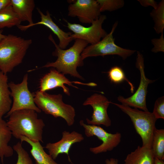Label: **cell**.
<instances>
[{
    "mask_svg": "<svg viewBox=\"0 0 164 164\" xmlns=\"http://www.w3.org/2000/svg\"><path fill=\"white\" fill-rule=\"evenodd\" d=\"M54 45L55 49L53 55L57 57L54 62H48L42 68L53 67L64 74H69L74 77L84 80V78L77 70L78 67L84 65L81 54L88 43L85 41L76 39L73 45L67 50L60 48L55 42L51 34L48 37Z\"/></svg>",
    "mask_w": 164,
    "mask_h": 164,
    "instance_id": "1",
    "label": "cell"
},
{
    "mask_svg": "<svg viewBox=\"0 0 164 164\" xmlns=\"http://www.w3.org/2000/svg\"><path fill=\"white\" fill-rule=\"evenodd\" d=\"M37 113L29 109L17 110L12 113L7 123L12 135L18 139L25 136L32 141L43 142L45 124L43 119L38 118Z\"/></svg>",
    "mask_w": 164,
    "mask_h": 164,
    "instance_id": "2",
    "label": "cell"
},
{
    "mask_svg": "<svg viewBox=\"0 0 164 164\" xmlns=\"http://www.w3.org/2000/svg\"><path fill=\"white\" fill-rule=\"evenodd\" d=\"M31 39L9 34L0 42V70L7 74L21 64L29 47Z\"/></svg>",
    "mask_w": 164,
    "mask_h": 164,
    "instance_id": "3",
    "label": "cell"
},
{
    "mask_svg": "<svg viewBox=\"0 0 164 164\" xmlns=\"http://www.w3.org/2000/svg\"><path fill=\"white\" fill-rule=\"evenodd\" d=\"M34 94V102L41 111L55 118H63L69 126L73 125L76 116L75 109L72 105L63 102L61 94H51L39 91Z\"/></svg>",
    "mask_w": 164,
    "mask_h": 164,
    "instance_id": "4",
    "label": "cell"
},
{
    "mask_svg": "<svg viewBox=\"0 0 164 164\" xmlns=\"http://www.w3.org/2000/svg\"><path fill=\"white\" fill-rule=\"evenodd\" d=\"M130 118L137 133L140 136L142 146L151 148L153 135L156 129L157 119L152 112L132 108L128 106L111 102Z\"/></svg>",
    "mask_w": 164,
    "mask_h": 164,
    "instance_id": "5",
    "label": "cell"
},
{
    "mask_svg": "<svg viewBox=\"0 0 164 164\" xmlns=\"http://www.w3.org/2000/svg\"><path fill=\"white\" fill-rule=\"evenodd\" d=\"M118 24L116 21L113 25L109 33L108 34L98 43L86 46L81 55L84 59L91 56L117 55L125 60L136 51L122 48L115 44L113 33Z\"/></svg>",
    "mask_w": 164,
    "mask_h": 164,
    "instance_id": "6",
    "label": "cell"
},
{
    "mask_svg": "<svg viewBox=\"0 0 164 164\" xmlns=\"http://www.w3.org/2000/svg\"><path fill=\"white\" fill-rule=\"evenodd\" d=\"M137 53L135 65L136 67L139 70L140 75L139 86L135 92L130 97L125 98L119 96L117 99L122 104L143 111H149L146 103L147 88L148 85L154 82L155 80H150L146 77L143 56L139 52L137 51Z\"/></svg>",
    "mask_w": 164,
    "mask_h": 164,
    "instance_id": "7",
    "label": "cell"
},
{
    "mask_svg": "<svg viewBox=\"0 0 164 164\" xmlns=\"http://www.w3.org/2000/svg\"><path fill=\"white\" fill-rule=\"evenodd\" d=\"M28 75L23 77L22 82L15 84L13 82L9 83L11 96L13 99V103L6 117L9 116L13 112L18 110L29 109L40 113L41 110L35 104L34 101V93H31L28 87Z\"/></svg>",
    "mask_w": 164,
    "mask_h": 164,
    "instance_id": "8",
    "label": "cell"
},
{
    "mask_svg": "<svg viewBox=\"0 0 164 164\" xmlns=\"http://www.w3.org/2000/svg\"><path fill=\"white\" fill-rule=\"evenodd\" d=\"M79 123L84 128L87 137L95 136L102 142L100 145L90 148V151L94 154L112 151L118 145L121 141V135L120 133H108L99 126L86 124L83 120H80Z\"/></svg>",
    "mask_w": 164,
    "mask_h": 164,
    "instance_id": "9",
    "label": "cell"
},
{
    "mask_svg": "<svg viewBox=\"0 0 164 164\" xmlns=\"http://www.w3.org/2000/svg\"><path fill=\"white\" fill-rule=\"evenodd\" d=\"M106 19L105 15H101L88 27L64 20L67 23V27L73 32L72 36L74 39H82L92 45L99 42L108 34L102 27V25Z\"/></svg>",
    "mask_w": 164,
    "mask_h": 164,
    "instance_id": "10",
    "label": "cell"
},
{
    "mask_svg": "<svg viewBox=\"0 0 164 164\" xmlns=\"http://www.w3.org/2000/svg\"><path fill=\"white\" fill-rule=\"evenodd\" d=\"M111 102L105 96L101 94L94 93L87 98L83 104L90 105L93 111L91 119L86 118L87 124L110 126L111 121L108 115L107 109Z\"/></svg>",
    "mask_w": 164,
    "mask_h": 164,
    "instance_id": "11",
    "label": "cell"
},
{
    "mask_svg": "<svg viewBox=\"0 0 164 164\" xmlns=\"http://www.w3.org/2000/svg\"><path fill=\"white\" fill-rule=\"evenodd\" d=\"M71 2L68 6V15L77 17L81 22L91 24L101 15L96 0H77Z\"/></svg>",
    "mask_w": 164,
    "mask_h": 164,
    "instance_id": "12",
    "label": "cell"
},
{
    "mask_svg": "<svg viewBox=\"0 0 164 164\" xmlns=\"http://www.w3.org/2000/svg\"><path fill=\"white\" fill-rule=\"evenodd\" d=\"M73 83L90 87H94L97 85L96 84L93 82L84 83L78 81H71L65 76L64 74L53 68L40 79L39 91L46 92L57 87H60L65 94L70 96V93L69 88L65 84L78 88L77 87L73 84Z\"/></svg>",
    "mask_w": 164,
    "mask_h": 164,
    "instance_id": "13",
    "label": "cell"
},
{
    "mask_svg": "<svg viewBox=\"0 0 164 164\" xmlns=\"http://www.w3.org/2000/svg\"><path fill=\"white\" fill-rule=\"evenodd\" d=\"M84 139L83 135L75 131L71 132L66 131L62 133V137L58 141L55 143H48L45 148L48 151L49 154L53 159H55L61 154L67 155L69 161L71 162L69 156V151L72 145L79 142Z\"/></svg>",
    "mask_w": 164,
    "mask_h": 164,
    "instance_id": "14",
    "label": "cell"
},
{
    "mask_svg": "<svg viewBox=\"0 0 164 164\" xmlns=\"http://www.w3.org/2000/svg\"><path fill=\"white\" fill-rule=\"evenodd\" d=\"M38 12L40 16L41 20L36 23L31 25L26 26L20 25L17 26L21 31H25L29 28L38 25H44L49 28L58 38L59 43V47L62 49H65L69 43L74 40L70 32H66L60 29L52 20L50 13L47 11L46 15L44 14L41 10L37 8Z\"/></svg>",
    "mask_w": 164,
    "mask_h": 164,
    "instance_id": "15",
    "label": "cell"
},
{
    "mask_svg": "<svg viewBox=\"0 0 164 164\" xmlns=\"http://www.w3.org/2000/svg\"><path fill=\"white\" fill-rule=\"evenodd\" d=\"M11 4L21 22L27 21L28 25L34 23L32 15L35 3L33 0H11Z\"/></svg>",
    "mask_w": 164,
    "mask_h": 164,
    "instance_id": "16",
    "label": "cell"
},
{
    "mask_svg": "<svg viewBox=\"0 0 164 164\" xmlns=\"http://www.w3.org/2000/svg\"><path fill=\"white\" fill-rule=\"evenodd\" d=\"M154 159L151 149L138 146L127 155L124 164H153Z\"/></svg>",
    "mask_w": 164,
    "mask_h": 164,
    "instance_id": "17",
    "label": "cell"
},
{
    "mask_svg": "<svg viewBox=\"0 0 164 164\" xmlns=\"http://www.w3.org/2000/svg\"><path fill=\"white\" fill-rule=\"evenodd\" d=\"M12 136L7 122L0 118V159L2 164H4L5 157H11L13 154V148L9 145Z\"/></svg>",
    "mask_w": 164,
    "mask_h": 164,
    "instance_id": "18",
    "label": "cell"
},
{
    "mask_svg": "<svg viewBox=\"0 0 164 164\" xmlns=\"http://www.w3.org/2000/svg\"><path fill=\"white\" fill-rule=\"evenodd\" d=\"M21 142H25L31 147L30 152L34 159L35 164H59L44 151L39 142H34L25 137H21Z\"/></svg>",
    "mask_w": 164,
    "mask_h": 164,
    "instance_id": "19",
    "label": "cell"
},
{
    "mask_svg": "<svg viewBox=\"0 0 164 164\" xmlns=\"http://www.w3.org/2000/svg\"><path fill=\"white\" fill-rule=\"evenodd\" d=\"M10 97L8 76L0 70V118L10 110L12 102Z\"/></svg>",
    "mask_w": 164,
    "mask_h": 164,
    "instance_id": "20",
    "label": "cell"
},
{
    "mask_svg": "<svg viewBox=\"0 0 164 164\" xmlns=\"http://www.w3.org/2000/svg\"><path fill=\"white\" fill-rule=\"evenodd\" d=\"M21 22L11 4L0 11V29L5 27H17Z\"/></svg>",
    "mask_w": 164,
    "mask_h": 164,
    "instance_id": "21",
    "label": "cell"
},
{
    "mask_svg": "<svg viewBox=\"0 0 164 164\" xmlns=\"http://www.w3.org/2000/svg\"><path fill=\"white\" fill-rule=\"evenodd\" d=\"M154 158L164 160V130L156 129L153 137L151 148Z\"/></svg>",
    "mask_w": 164,
    "mask_h": 164,
    "instance_id": "22",
    "label": "cell"
},
{
    "mask_svg": "<svg viewBox=\"0 0 164 164\" xmlns=\"http://www.w3.org/2000/svg\"><path fill=\"white\" fill-rule=\"evenodd\" d=\"M155 24L154 29L156 32L159 34L163 33L164 29V1L162 0L158 4L156 9L152 10L150 13Z\"/></svg>",
    "mask_w": 164,
    "mask_h": 164,
    "instance_id": "23",
    "label": "cell"
},
{
    "mask_svg": "<svg viewBox=\"0 0 164 164\" xmlns=\"http://www.w3.org/2000/svg\"><path fill=\"white\" fill-rule=\"evenodd\" d=\"M108 77L111 81L114 83H120L125 80L130 87V90L133 93L134 90L133 85L126 78L122 69L120 67L115 66L112 67L108 72Z\"/></svg>",
    "mask_w": 164,
    "mask_h": 164,
    "instance_id": "24",
    "label": "cell"
},
{
    "mask_svg": "<svg viewBox=\"0 0 164 164\" xmlns=\"http://www.w3.org/2000/svg\"><path fill=\"white\" fill-rule=\"evenodd\" d=\"M101 12L113 11L123 7L125 4L123 0H97Z\"/></svg>",
    "mask_w": 164,
    "mask_h": 164,
    "instance_id": "25",
    "label": "cell"
},
{
    "mask_svg": "<svg viewBox=\"0 0 164 164\" xmlns=\"http://www.w3.org/2000/svg\"><path fill=\"white\" fill-rule=\"evenodd\" d=\"M13 148L17 154V159L15 164H34L29 154L22 147V142H18Z\"/></svg>",
    "mask_w": 164,
    "mask_h": 164,
    "instance_id": "26",
    "label": "cell"
},
{
    "mask_svg": "<svg viewBox=\"0 0 164 164\" xmlns=\"http://www.w3.org/2000/svg\"><path fill=\"white\" fill-rule=\"evenodd\" d=\"M157 119H164V97L158 98L155 101L153 112H152Z\"/></svg>",
    "mask_w": 164,
    "mask_h": 164,
    "instance_id": "27",
    "label": "cell"
},
{
    "mask_svg": "<svg viewBox=\"0 0 164 164\" xmlns=\"http://www.w3.org/2000/svg\"><path fill=\"white\" fill-rule=\"evenodd\" d=\"M161 34L159 38H154L151 40L152 43L154 45V47L152 48L151 50L153 53L164 52V38L163 33Z\"/></svg>",
    "mask_w": 164,
    "mask_h": 164,
    "instance_id": "28",
    "label": "cell"
},
{
    "mask_svg": "<svg viewBox=\"0 0 164 164\" xmlns=\"http://www.w3.org/2000/svg\"><path fill=\"white\" fill-rule=\"evenodd\" d=\"M138 1L144 7L151 6L155 9L158 6L157 2L154 0H138Z\"/></svg>",
    "mask_w": 164,
    "mask_h": 164,
    "instance_id": "29",
    "label": "cell"
},
{
    "mask_svg": "<svg viewBox=\"0 0 164 164\" xmlns=\"http://www.w3.org/2000/svg\"><path fill=\"white\" fill-rule=\"evenodd\" d=\"M11 4V0H0V11Z\"/></svg>",
    "mask_w": 164,
    "mask_h": 164,
    "instance_id": "30",
    "label": "cell"
},
{
    "mask_svg": "<svg viewBox=\"0 0 164 164\" xmlns=\"http://www.w3.org/2000/svg\"><path fill=\"white\" fill-rule=\"evenodd\" d=\"M106 164H118V160L114 158L107 159L105 161Z\"/></svg>",
    "mask_w": 164,
    "mask_h": 164,
    "instance_id": "31",
    "label": "cell"
},
{
    "mask_svg": "<svg viewBox=\"0 0 164 164\" xmlns=\"http://www.w3.org/2000/svg\"><path fill=\"white\" fill-rule=\"evenodd\" d=\"M153 164H164V160L154 158Z\"/></svg>",
    "mask_w": 164,
    "mask_h": 164,
    "instance_id": "32",
    "label": "cell"
},
{
    "mask_svg": "<svg viewBox=\"0 0 164 164\" xmlns=\"http://www.w3.org/2000/svg\"><path fill=\"white\" fill-rule=\"evenodd\" d=\"M2 30L0 29V42L5 38L6 36V35H3L2 34Z\"/></svg>",
    "mask_w": 164,
    "mask_h": 164,
    "instance_id": "33",
    "label": "cell"
}]
</instances>
